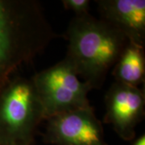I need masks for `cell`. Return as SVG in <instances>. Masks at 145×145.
Returning a JSON list of instances; mask_svg holds the SVG:
<instances>
[{"label":"cell","mask_w":145,"mask_h":145,"mask_svg":"<svg viewBox=\"0 0 145 145\" xmlns=\"http://www.w3.org/2000/svg\"><path fill=\"white\" fill-rule=\"evenodd\" d=\"M62 3L66 10H72L76 16L89 14L90 6L89 0H63Z\"/></svg>","instance_id":"9"},{"label":"cell","mask_w":145,"mask_h":145,"mask_svg":"<svg viewBox=\"0 0 145 145\" xmlns=\"http://www.w3.org/2000/svg\"><path fill=\"white\" fill-rule=\"evenodd\" d=\"M31 80L43 106L44 119L91 106L87 98L91 86L79 80L73 65L66 58L36 73Z\"/></svg>","instance_id":"4"},{"label":"cell","mask_w":145,"mask_h":145,"mask_svg":"<svg viewBox=\"0 0 145 145\" xmlns=\"http://www.w3.org/2000/svg\"><path fill=\"white\" fill-rule=\"evenodd\" d=\"M105 103L104 123L112 125L121 139L133 140L135 127L144 116V89L114 82L106 92Z\"/></svg>","instance_id":"6"},{"label":"cell","mask_w":145,"mask_h":145,"mask_svg":"<svg viewBox=\"0 0 145 145\" xmlns=\"http://www.w3.org/2000/svg\"><path fill=\"white\" fill-rule=\"evenodd\" d=\"M100 19L121 31L128 41L144 46V0H99Z\"/></svg>","instance_id":"7"},{"label":"cell","mask_w":145,"mask_h":145,"mask_svg":"<svg viewBox=\"0 0 145 145\" xmlns=\"http://www.w3.org/2000/svg\"><path fill=\"white\" fill-rule=\"evenodd\" d=\"M133 145H145V135H141L134 142Z\"/></svg>","instance_id":"10"},{"label":"cell","mask_w":145,"mask_h":145,"mask_svg":"<svg viewBox=\"0 0 145 145\" xmlns=\"http://www.w3.org/2000/svg\"><path fill=\"white\" fill-rule=\"evenodd\" d=\"M44 141L55 145H108L102 123L92 106L60 113L47 119Z\"/></svg>","instance_id":"5"},{"label":"cell","mask_w":145,"mask_h":145,"mask_svg":"<svg viewBox=\"0 0 145 145\" xmlns=\"http://www.w3.org/2000/svg\"><path fill=\"white\" fill-rule=\"evenodd\" d=\"M0 145H3V144H0Z\"/></svg>","instance_id":"11"},{"label":"cell","mask_w":145,"mask_h":145,"mask_svg":"<svg viewBox=\"0 0 145 145\" xmlns=\"http://www.w3.org/2000/svg\"><path fill=\"white\" fill-rule=\"evenodd\" d=\"M56 36L39 2L0 0V90Z\"/></svg>","instance_id":"1"},{"label":"cell","mask_w":145,"mask_h":145,"mask_svg":"<svg viewBox=\"0 0 145 145\" xmlns=\"http://www.w3.org/2000/svg\"><path fill=\"white\" fill-rule=\"evenodd\" d=\"M44 120L32 80L14 77L0 90V144L32 145Z\"/></svg>","instance_id":"3"},{"label":"cell","mask_w":145,"mask_h":145,"mask_svg":"<svg viewBox=\"0 0 145 145\" xmlns=\"http://www.w3.org/2000/svg\"><path fill=\"white\" fill-rule=\"evenodd\" d=\"M65 36L69 42L65 58L92 89L102 87L128 42L117 27L89 14L75 16Z\"/></svg>","instance_id":"2"},{"label":"cell","mask_w":145,"mask_h":145,"mask_svg":"<svg viewBox=\"0 0 145 145\" xmlns=\"http://www.w3.org/2000/svg\"><path fill=\"white\" fill-rule=\"evenodd\" d=\"M115 82L138 87L144 82V46L128 41L120 54L112 72Z\"/></svg>","instance_id":"8"}]
</instances>
